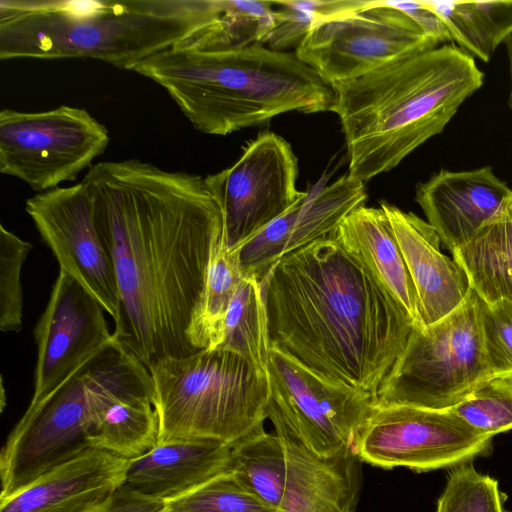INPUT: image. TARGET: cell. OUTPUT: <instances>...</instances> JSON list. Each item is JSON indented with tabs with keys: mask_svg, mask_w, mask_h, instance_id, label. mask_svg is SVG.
<instances>
[{
	"mask_svg": "<svg viewBox=\"0 0 512 512\" xmlns=\"http://www.w3.org/2000/svg\"><path fill=\"white\" fill-rule=\"evenodd\" d=\"M81 182L115 268V339L148 370L197 352L188 332L223 235L205 177L130 159L94 164Z\"/></svg>",
	"mask_w": 512,
	"mask_h": 512,
	"instance_id": "6da1fadb",
	"label": "cell"
},
{
	"mask_svg": "<svg viewBox=\"0 0 512 512\" xmlns=\"http://www.w3.org/2000/svg\"><path fill=\"white\" fill-rule=\"evenodd\" d=\"M262 285L271 347L376 399L415 324L368 267L330 235L282 257Z\"/></svg>",
	"mask_w": 512,
	"mask_h": 512,
	"instance_id": "7a4b0ae2",
	"label": "cell"
},
{
	"mask_svg": "<svg viewBox=\"0 0 512 512\" xmlns=\"http://www.w3.org/2000/svg\"><path fill=\"white\" fill-rule=\"evenodd\" d=\"M483 82L474 57L443 44L332 84L330 111L344 135L347 175L365 184L396 168L442 133Z\"/></svg>",
	"mask_w": 512,
	"mask_h": 512,
	"instance_id": "3957f363",
	"label": "cell"
},
{
	"mask_svg": "<svg viewBox=\"0 0 512 512\" xmlns=\"http://www.w3.org/2000/svg\"><path fill=\"white\" fill-rule=\"evenodd\" d=\"M134 72L163 87L202 133L225 136L299 112L330 111L332 87L295 52L262 44L200 51L173 46Z\"/></svg>",
	"mask_w": 512,
	"mask_h": 512,
	"instance_id": "277c9868",
	"label": "cell"
},
{
	"mask_svg": "<svg viewBox=\"0 0 512 512\" xmlns=\"http://www.w3.org/2000/svg\"><path fill=\"white\" fill-rule=\"evenodd\" d=\"M220 10L221 0H0V58H91L133 71Z\"/></svg>",
	"mask_w": 512,
	"mask_h": 512,
	"instance_id": "5b68a950",
	"label": "cell"
},
{
	"mask_svg": "<svg viewBox=\"0 0 512 512\" xmlns=\"http://www.w3.org/2000/svg\"><path fill=\"white\" fill-rule=\"evenodd\" d=\"M149 372L159 442L203 438L233 444L267 418V372L233 351L167 357Z\"/></svg>",
	"mask_w": 512,
	"mask_h": 512,
	"instance_id": "8992f818",
	"label": "cell"
},
{
	"mask_svg": "<svg viewBox=\"0 0 512 512\" xmlns=\"http://www.w3.org/2000/svg\"><path fill=\"white\" fill-rule=\"evenodd\" d=\"M130 360L115 339L53 394L28 406L0 453V499L90 447L96 411Z\"/></svg>",
	"mask_w": 512,
	"mask_h": 512,
	"instance_id": "52a82bcc",
	"label": "cell"
},
{
	"mask_svg": "<svg viewBox=\"0 0 512 512\" xmlns=\"http://www.w3.org/2000/svg\"><path fill=\"white\" fill-rule=\"evenodd\" d=\"M483 301L470 288L452 312L413 326L376 395V406L448 410L494 377L485 352Z\"/></svg>",
	"mask_w": 512,
	"mask_h": 512,
	"instance_id": "ba28073f",
	"label": "cell"
},
{
	"mask_svg": "<svg viewBox=\"0 0 512 512\" xmlns=\"http://www.w3.org/2000/svg\"><path fill=\"white\" fill-rule=\"evenodd\" d=\"M107 128L86 109L0 112V172L45 192L78 174L107 148Z\"/></svg>",
	"mask_w": 512,
	"mask_h": 512,
	"instance_id": "9c48e42d",
	"label": "cell"
},
{
	"mask_svg": "<svg viewBox=\"0 0 512 512\" xmlns=\"http://www.w3.org/2000/svg\"><path fill=\"white\" fill-rule=\"evenodd\" d=\"M437 46L407 14L373 0L316 21L294 52L331 86Z\"/></svg>",
	"mask_w": 512,
	"mask_h": 512,
	"instance_id": "30bf717a",
	"label": "cell"
},
{
	"mask_svg": "<svg viewBox=\"0 0 512 512\" xmlns=\"http://www.w3.org/2000/svg\"><path fill=\"white\" fill-rule=\"evenodd\" d=\"M267 374V418L282 419L321 456L345 448L356 450L376 408L372 395L325 379L274 347L270 348Z\"/></svg>",
	"mask_w": 512,
	"mask_h": 512,
	"instance_id": "8fae6325",
	"label": "cell"
},
{
	"mask_svg": "<svg viewBox=\"0 0 512 512\" xmlns=\"http://www.w3.org/2000/svg\"><path fill=\"white\" fill-rule=\"evenodd\" d=\"M298 175L289 142L263 131L245 143L234 164L205 177L220 206L229 248H239L306 197L307 191L297 189Z\"/></svg>",
	"mask_w": 512,
	"mask_h": 512,
	"instance_id": "7c38bea8",
	"label": "cell"
},
{
	"mask_svg": "<svg viewBox=\"0 0 512 512\" xmlns=\"http://www.w3.org/2000/svg\"><path fill=\"white\" fill-rule=\"evenodd\" d=\"M492 438L473 430L451 409L376 406L356 452L362 462L383 469L428 472L490 455Z\"/></svg>",
	"mask_w": 512,
	"mask_h": 512,
	"instance_id": "4fadbf2b",
	"label": "cell"
},
{
	"mask_svg": "<svg viewBox=\"0 0 512 512\" xmlns=\"http://www.w3.org/2000/svg\"><path fill=\"white\" fill-rule=\"evenodd\" d=\"M25 209L56 257L59 270L82 285L116 323L120 299L115 268L82 182L37 193L27 199Z\"/></svg>",
	"mask_w": 512,
	"mask_h": 512,
	"instance_id": "5bb4252c",
	"label": "cell"
},
{
	"mask_svg": "<svg viewBox=\"0 0 512 512\" xmlns=\"http://www.w3.org/2000/svg\"><path fill=\"white\" fill-rule=\"evenodd\" d=\"M104 312L82 285L59 270L34 329L37 361L29 405L45 400L113 343Z\"/></svg>",
	"mask_w": 512,
	"mask_h": 512,
	"instance_id": "9a60e30c",
	"label": "cell"
},
{
	"mask_svg": "<svg viewBox=\"0 0 512 512\" xmlns=\"http://www.w3.org/2000/svg\"><path fill=\"white\" fill-rule=\"evenodd\" d=\"M367 197L365 184L347 174L307 191L305 198L238 248L244 273L263 283L282 257L330 236Z\"/></svg>",
	"mask_w": 512,
	"mask_h": 512,
	"instance_id": "2e32d148",
	"label": "cell"
},
{
	"mask_svg": "<svg viewBox=\"0 0 512 512\" xmlns=\"http://www.w3.org/2000/svg\"><path fill=\"white\" fill-rule=\"evenodd\" d=\"M286 457L280 512H355L362 486L361 459L345 448L330 456L312 450L282 419L270 416Z\"/></svg>",
	"mask_w": 512,
	"mask_h": 512,
	"instance_id": "e0dca14e",
	"label": "cell"
},
{
	"mask_svg": "<svg viewBox=\"0 0 512 512\" xmlns=\"http://www.w3.org/2000/svg\"><path fill=\"white\" fill-rule=\"evenodd\" d=\"M492 167L441 169L416 186L415 201L452 253L490 220L511 194Z\"/></svg>",
	"mask_w": 512,
	"mask_h": 512,
	"instance_id": "ac0fdd59",
	"label": "cell"
},
{
	"mask_svg": "<svg viewBox=\"0 0 512 512\" xmlns=\"http://www.w3.org/2000/svg\"><path fill=\"white\" fill-rule=\"evenodd\" d=\"M128 461L89 447L0 499V512H91L125 484Z\"/></svg>",
	"mask_w": 512,
	"mask_h": 512,
	"instance_id": "d6986e66",
	"label": "cell"
},
{
	"mask_svg": "<svg viewBox=\"0 0 512 512\" xmlns=\"http://www.w3.org/2000/svg\"><path fill=\"white\" fill-rule=\"evenodd\" d=\"M400 247L418 299V328H425L456 309L467 296L466 273L440 250L433 227L413 212L380 202Z\"/></svg>",
	"mask_w": 512,
	"mask_h": 512,
	"instance_id": "ffe728a7",
	"label": "cell"
},
{
	"mask_svg": "<svg viewBox=\"0 0 512 512\" xmlns=\"http://www.w3.org/2000/svg\"><path fill=\"white\" fill-rule=\"evenodd\" d=\"M231 444L215 439L159 442L129 460L125 486L165 503L228 473Z\"/></svg>",
	"mask_w": 512,
	"mask_h": 512,
	"instance_id": "44dd1931",
	"label": "cell"
},
{
	"mask_svg": "<svg viewBox=\"0 0 512 512\" xmlns=\"http://www.w3.org/2000/svg\"><path fill=\"white\" fill-rule=\"evenodd\" d=\"M331 236L368 267L417 326L416 290L383 209L365 204L355 208Z\"/></svg>",
	"mask_w": 512,
	"mask_h": 512,
	"instance_id": "7402d4cb",
	"label": "cell"
},
{
	"mask_svg": "<svg viewBox=\"0 0 512 512\" xmlns=\"http://www.w3.org/2000/svg\"><path fill=\"white\" fill-rule=\"evenodd\" d=\"M451 254L484 303H512V192L495 215Z\"/></svg>",
	"mask_w": 512,
	"mask_h": 512,
	"instance_id": "603a6c76",
	"label": "cell"
},
{
	"mask_svg": "<svg viewBox=\"0 0 512 512\" xmlns=\"http://www.w3.org/2000/svg\"><path fill=\"white\" fill-rule=\"evenodd\" d=\"M445 24L457 47L488 62L512 34V1H421Z\"/></svg>",
	"mask_w": 512,
	"mask_h": 512,
	"instance_id": "cb8c5ba5",
	"label": "cell"
},
{
	"mask_svg": "<svg viewBox=\"0 0 512 512\" xmlns=\"http://www.w3.org/2000/svg\"><path fill=\"white\" fill-rule=\"evenodd\" d=\"M245 275L239 249L228 247L223 232L213 249L204 290L188 332L196 351L220 345L229 305Z\"/></svg>",
	"mask_w": 512,
	"mask_h": 512,
	"instance_id": "d4e9b609",
	"label": "cell"
},
{
	"mask_svg": "<svg viewBox=\"0 0 512 512\" xmlns=\"http://www.w3.org/2000/svg\"><path fill=\"white\" fill-rule=\"evenodd\" d=\"M228 473L276 511H281L286 484V457L276 433L264 427L231 444Z\"/></svg>",
	"mask_w": 512,
	"mask_h": 512,
	"instance_id": "484cf974",
	"label": "cell"
},
{
	"mask_svg": "<svg viewBox=\"0 0 512 512\" xmlns=\"http://www.w3.org/2000/svg\"><path fill=\"white\" fill-rule=\"evenodd\" d=\"M273 21L272 1L221 0L220 13L213 22L194 31L174 46L221 51L254 44L264 45Z\"/></svg>",
	"mask_w": 512,
	"mask_h": 512,
	"instance_id": "4316f807",
	"label": "cell"
},
{
	"mask_svg": "<svg viewBox=\"0 0 512 512\" xmlns=\"http://www.w3.org/2000/svg\"><path fill=\"white\" fill-rule=\"evenodd\" d=\"M217 348L233 351L267 372L271 345L263 285L255 277L245 275L241 281L229 305Z\"/></svg>",
	"mask_w": 512,
	"mask_h": 512,
	"instance_id": "83f0119b",
	"label": "cell"
},
{
	"mask_svg": "<svg viewBox=\"0 0 512 512\" xmlns=\"http://www.w3.org/2000/svg\"><path fill=\"white\" fill-rule=\"evenodd\" d=\"M373 0H282L272 1L274 21L264 45L277 50L295 49L312 25L331 15L364 8Z\"/></svg>",
	"mask_w": 512,
	"mask_h": 512,
	"instance_id": "f1b7e54d",
	"label": "cell"
},
{
	"mask_svg": "<svg viewBox=\"0 0 512 512\" xmlns=\"http://www.w3.org/2000/svg\"><path fill=\"white\" fill-rule=\"evenodd\" d=\"M451 410L482 435L512 430V376H494Z\"/></svg>",
	"mask_w": 512,
	"mask_h": 512,
	"instance_id": "f546056e",
	"label": "cell"
},
{
	"mask_svg": "<svg viewBox=\"0 0 512 512\" xmlns=\"http://www.w3.org/2000/svg\"><path fill=\"white\" fill-rule=\"evenodd\" d=\"M166 512H278L256 497L233 474H222L166 503Z\"/></svg>",
	"mask_w": 512,
	"mask_h": 512,
	"instance_id": "4dcf8cb0",
	"label": "cell"
},
{
	"mask_svg": "<svg viewBox=\"0 0 512 512\" xmlns=\"http://www.w3.org/2000/svg\"><path fill=\"white\" fill-rule=\"evenodd\" d=\"M498 481L470 463L451 468L437 512H508Z\"/></svg>",
	"mask_w": 512,
	"mask_h": 512,
	"instance_id": "1f68e13d",
	"label": "cell"
},
{
	"mask_svg": "<svg viewBox=\"0 0 512 512\" xmlns=\"http://www.w3.org/2000/svg\"><path fill=\"white\" fill-rule=\"evenodd\" d=\"M33 246L0 224V330L19 332L23 319L22 265Z\"/></svg>",
	"mask_w": 512,
	"mask_h": 512,
	"instance_id": "d6a6232c",
	"label": "cell"
},
{
	"mask_svg": "<svg viewBox=\"0 0 512 512\" xmlns=\"http://www.w3.org/2000/svg\"><path fill=\"white\" fill-rule=\"evenodd\" d=\"M485 352L494 376H512V303L483 302Z\"/></svg>",
	"mask_w": 512,
	"mask_h": 512,
	"instance_id": "836d02e7",
	"label": "cell"
},
{
	"mask_svg": "<svg viewBox=\"0 0 512 512\" xmlns=\"http://www.w3.org/2000/svg\"><path fill=\"white\" fill-rule=\"evenodd\" d=\"M385 4L407 14L430 38L443 43L451 41L449 32L442 20L421 1H387Z\"/></svg>",
	"mask_w": 512,
	"mask_h": 512,
	"instance_id": "e575fe53",
	"label": "cell"
},
{
	"mask_svg": "<svg viewBox=\"0 0 512 512\" xmlns=\"http://www.w3.org/2000/svg\"><path fill=\"white\" fill-rule=\"evenodd\" d=\"M166 503L143 496L123 485L113 497L91 512H164Z\"/></svg>",
	"mask_w": 512,
	"mask_h": 512,
	"instance_id": "d590c367",
	"label": "cell"
},
{
	"mask_svg": "<svg viewBox=\"0 0 512 512\" xmlns=\"http://www.w3.org/2000/svg\"><path fill=\"white\" fill-rule=\"evenodd\" d=\"M506 52H507V58H508V65H509V78H510V87H509V94H508V100L507 104L509 108L512 110V34L504 41Z\"/></svg>",
	"mask_w": 512,
	"mask_h": 512,
	"instance_id": "8d00e7d4",
	"label": "cell"
},
{
	"mask_svg": "<svg viewBox=\"0 0 512 512\" xmlns=\"http://www.w3.org/2000/svg\"><path fill=\"white\" fill-rule=\"evenodd\" d=\"M165 510H166V509H165ZM164 512H166V511H164Z\"/></svg>",
	"mask_w": 512,
	"mask_h": 512,
	"instance_id": "74e56055",
	"label": "cell"
}]
</instances>
